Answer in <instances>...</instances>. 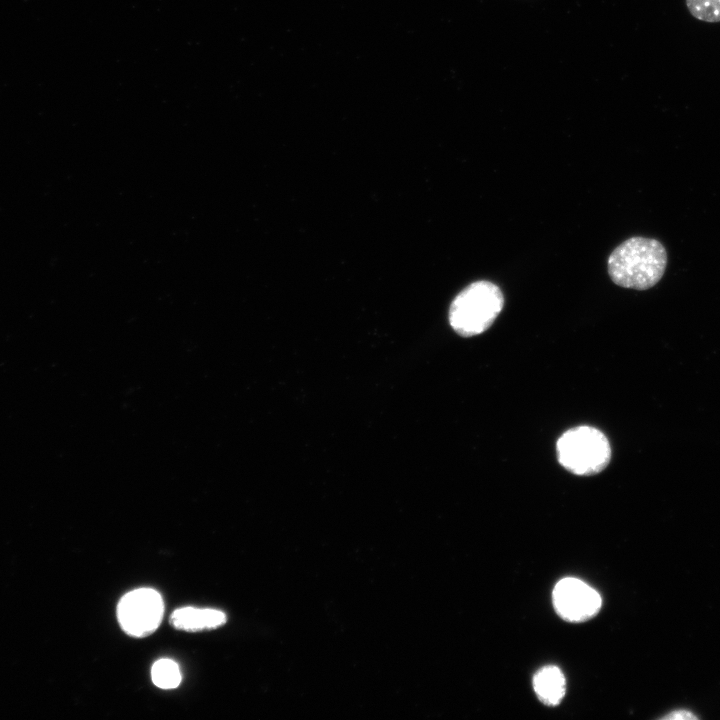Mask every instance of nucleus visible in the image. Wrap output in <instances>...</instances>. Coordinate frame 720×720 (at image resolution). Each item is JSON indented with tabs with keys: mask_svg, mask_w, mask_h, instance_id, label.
<instances>
[{
	"mask_svg": "<svg viewBox=\"0 0 720 720\" xmlns=\"http://www.w3.org/2000/svg\"><path fill=\"white\" fill-rule=\"evenodd\" d=\"M556 451L559 463L571 473L581 476L601 472L611 458L608 439L601 431L590 426L566 431L557 441Z\"/></svg>",
	"mask_w": 720,
	"mask_h": 720,
	"instance_id": "nucleus-3",
	"label": "nucleus"
},
{
	"mask_svg": "<svg viewBox=\"0 0 720 720\" xmlns=\"http://www.w3.org/2000/svg\"><path fill=\"white\" fill-rule=\"evenodd\" d=\"M170 623L176 629L189 632L210 630L224 625L226 615L216 609L184 607L172 613Z\"/></svg>",
	"mask_w": 720,
	"mask_h": 720,
	"instance_id": "nucleus-6",
	"label": "nucleus"
},
{
	"mask_svg": "<svg viewBox=\"0 0 720 720\" xmlns=\"http://www.w3.org/2000/svg\"><path fill=\"white\" fill-rule=\"evenodd\" d=\"M662 719H669V720H682V719H698V717L693 714L691 711L680 709L670 712L669 714L662 717Z\"/></svg>",
	"mask_w": 720,
	"mask_h": 720,
	"instance_id": "nucleus-10",
	"label": "nucleus"
},
{
	"mask_svg": "<svg viewBox=\"0 0 720 720\" xmlns=\"http://www.w3.org/2000/svg\"><path fill=\"white\" fill-rule=\"evenodd\" d=\"M689 13L696 19L707 22H720V0H685Z\"/></svg>",
	"mask_w": 720,
	"mask_h": 720,
	"instance_id": "nucleus-9",
	"label": "nucleus"
},
{
	"mask_svg": "<svg viewBox=\"0 0 720 720\" xmlns=\"http://www.w3.org/2000/svg\"><path fill=\"white\" fill-rule=\"evenodd\" d=\"M607 263L609 276L615 284L647 290L664 275L667 252L660 241L637 236L617 246Z\"/></svg>",
	"mask_w": 720,
	"mask_h": 720,
	"instance_id": "nucleus-1",
	"label": "nucleus"
},
{
	"mask_svg": "<svg viewBox=\"0 0 720 720\" xmlns=\"http://www.w3.org/2000/svg\"><path fill=\"white\" fill-rule=\"evenodd\" d=\"M552 598L557 614L569 622H583L594 617L602 604L595 589L573 577L560 580L553 589Z\"/></svg>",
	"mask_w": 720,
	"mask_h": 720,
	"instance_id": "nucleus-5",
	"label": "nucleus"
},
{
	"mask_svg": "<svg viewBox=\"0 0 720 720\" xmlns=\"http://www.w3.org/2000/svg\"><path fill=\"white\" fill-rule=\"evenodd\" d=\"M504 306L500 288L487 280H479L465 287L452 301L449 322L456 333L464 337L486 331Z\"/></svg>",
	"mask_w": 720,
	"mask_h": 720,
	"instance_id": "nucleus-2",
	"label": "nucleus"
},
{
	"mask_svg": "<svg viewBox=\"0 0 720 720\" xmlns=\"http://www.w3.org/2000/svg\"><path fill=\"white\" fill-rule=\"evenodd\" d=\"M533 688L542 703L555 706L561 702L565 695V677L558 667L553 665L544 666L535 673Z\"/></svg>",
	"mask_w": 720,
	"mask_h": 720,
	"instance_id": "nucleus-7",
	"label": "nucleus"
},
{
	"mask_svg": "<svg viewBox=\"0 0 720 720\" xmlns=\"http://www.w3.org/2000/svg\"><path fill=\"white\" fill-rule=\"evenodd\" d=\"M153 683L161 689H174L181 682L178 665L170 659H160L151 669Z\"/></svg>",
	"mask_w": 720,
	"mask_h": 720,
	"instance_id": "nucleus-8",
	"label": "nucleus"
},
{
	"mask_svg": "<svg viewBox=\"0 0 720 720\" xmlns=\"http://www.w3.org/2000/svg\"><path fill=\"white\" fill-rule=\"evenodd\" d=\"M164 613L161 595L151 588L125 594L117 607L120 626L130 636L145 637L160 625Z\"/></svg>",
	"mask_w": 720,
	"mask_h": 720,
	"instance_id": "nucleus-4",
	"label": "nucleus"
}]
</instances>
